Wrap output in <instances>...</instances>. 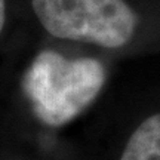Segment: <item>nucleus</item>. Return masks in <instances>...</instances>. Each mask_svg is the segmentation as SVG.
I'll return each mask as SVG.
<instances>
[{
	"label": "nucleus",
	"mask_w": 160,
	"mask_h": 160,
	"mask_svg": "<svg viewBox=\"0 0 160 160\" xmlns=\"http://www.w3.org/2000/svg\"><path fill=\"white\" fill-rule=\"evenodd\" d=\"M104 82V65L95 58L68 59L55 51H43L27 71L24 88L43 123L62 126L91 105Z\"/></svg>",
	"instance_id": "obj_1"
},
{
	"label": "nucleus",
	"mask_w": 160,
	"mask_h": 160,
	"mask_svg": "<svg viewBox=\"0 0 160 160\" xmlns=\"http://www.w3.org/2000/svg\"><path fill=\"white\" fill-rule=\"evenodd\" d=\"M31 6L42 27L58 39L117 49L137 28L126 0H31Z\"/></svg>",
	"instance_id": "obj_2"
},
{
	"label": "nucleus",
	"mask_w": 160,
	"mask_h": 160,
	"mask_svg": "<svg viewBox=\"0 0 160 160\" xmlns=\"http://www.w3.org/2000/svg\"><path fill=\"white\" fill-rule=\"evenodd\" d=\"M120 160H160V113L150 116L133 131Z\"/></svg>",
	"instance_id": "obj_3"
},
{
	"label": "nucleus",
	"mask_w": 160,
	"mask_h": 160,
	"mask_svg": "<svg viewBox=\"0 0 160 160\" xmlns=\"http://www.w3.org/2000/svg\"><path fill=\"white\" fill-rule=\"evenodd\" d=\"M5 22H6V3L5 0H0V34L5 28Z\"/></svg>",
	"instance_id": "obj_4"
}]
</instances>
